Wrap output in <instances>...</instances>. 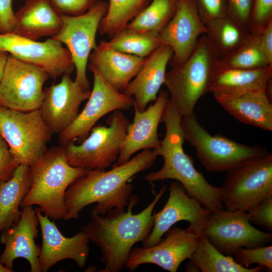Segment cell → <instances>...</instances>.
Instances as JSON below:
<instances>
[{"label": "cell", "mask_w": 272, "mask_h": 272, "mask_svg": "<svg viewBox=\"0 0 272 272\" xmlns=\"http://www.w3.org/2000/svg\"><path fill=\"white\" fill-rule=\"evenodd\" d=\"M166 187L164 185L152 202L138 214L132 213L139 200L134 195L130 196L126 211L114 208L105 217L91 211L90 221L81 230L100 248V260L104 267L98 271L120 272L125 267L132 246L144 241L150 234L153 225L154 209Z\"/></svg>", "instance_id": "obj_1"}, {"label": "cell", "mask_w": 272, "mask_h": 272, "mask_svg": "<svg viewBox=\"0 0 272 272\" xmlns=\"http://www.w3.org/2000/svg\"><path fill=\"white\" fill-rule=\"evenodd\" d=\"M157 156L145 149L126 163L106 171L105 169L88 170L73 182L65 194L67 215L64 220L79 219L80 212L93 203L91 211L104 215L114 208L125 209L133 185L128 183L135 175L151 167Z\"/></svg>", "instance_id": "obj_2"}, {"label": "cell", "mask_w": 272, "mask_h": 272, "mask_svg": "<svg viewBox=\"0 0 272 272\" xmlns=\"http://www.w3.org/2000/svg\"><path fill=\"white\" fill-rule=\"evenodd\" d=\"M181 117L169 99L161 120L165 124V135L159 146L153 149L157 156L163 157L164 164L159 171L146 175L145 179L149 182L175 180L182 184L190 196L213 213L224 210L220 187L214 186L207 180L183 150Z\"/></svg>", "instance_id": "obj_3"}, {"label": "cell", "mask_w": 272, "mask_h": 272, "mask_svg": "<svg viewBox=\"0 0 272 272\" xmlns=\"http://www.w3.org/2000/svg\"><path fill=\"white\" fill-rule=\"evenodd\" d=\"M88 170L71 166L63 146H54L29 167L30 187L21 205H37L50 219H65V194L70 184Z\"/></svg>", "instance_id": "obj_4"}, {"label": "cell", "mask_w": 272, "mask_h": 272, "mask_svg": "<svg viewBox=\"0 0 272 272\" xmlns=\"http://www.w3.org/2000/svg\"><path fill=\"white\" fill-rule=\"evenodd\" d=\"M220 56L206 35L185 62L172 65L166 74L164 85L169 100L182 116L194 113L198 100L209 92L211 77Z\"/></svg>", "instance_id": "obj_5"}, {"label": "cell", "mask_w": 272, "mask_h": 272, "mask_svg": "<svg viewBox=\"0 0 272 272\" xmlns=\"http://www.w3.org/2000/svg\"><path fill=\"white\" fill-rule=\"evenodd\" d=\"M184 141L193 146L196 157L207 171L228 172L269 153L265 148L237 143L222 135H211L198 121L194 113L182 116Z\"/></svg>", "instance_id": "obj_6"}, {"label": "cell", "mask_w": 272, "mask_h": 272, "mask_svg": "<svg viewBox=\"0 0 272 272\" xmlns=\"http://www.w3.org/2000/svg\"><path fill=\"white\" fill-rule=\"evenodd\" d=\"M106 123L108 126H94L79 145L71 141L63 146L71 166L86 170L106 169L116 162L130 122L120 110H116Z\"/></svg>", "instance_id": "obj_7"}, {"label": "cell", "mask_w": 272, "mask_h": 272, "mask_svg": "<svg viewBox=\"0 0 272 272\" xmlns=\"http://www.w3.org/2000/svg\"><path fill=\"white\" fill-rule=\"evenodd\" d=\"M221 188L225 210L248 212L272 197V155L248 161L227 172Z\"/></svg>", "instance_id": "obj_8"}, {"label": "cell", "mask_w": 272, "mask_h": 272, "mask_svg": "<svg viewBox=\"0 0 272 272\" xmlns=\"http://www.w3.org/2000/svg\"><path fill=\"white\" fill-rule=\"evenodd\" d=\"M0 134L19 164L30 166L47 151L53 133L39 109L22 112L0 106Z\"/></svg>", "instance_id": "obj_9"}, {"label": "cell", "mask_w": 272, "mask_h": 272, "mask_svg": "<svg viewBox=\"0 0 272 272\" xmlns=\"http://www.w3.org/2000/svg\"><path fill=\"white\" fill-rule=\"evenodd\" d=\"M108 4L96 2L86 13L77 16L61 15L62 24L58 33L52 37L68 49L76 71L75 81L90 89L87 77L89 56L96 47V36L100 23L105 16Z\"/></svg>", "instance_id": "obj_10"}, {"label": "cell", "mask_w": 272, "mask_h": 272, "mask_svg": "<svg viewBox=\"0 0 272 272\" xmlns=\"http://www.w3.org/2000/svg\"><path fill=\"white\" fill-rule=\"evenodd\" d=\"M49 78L42 68L9 54L0 81V106L22 112L39 109Z\"/></svg>", "instance_id": "obj_11"}, {"label": "cell", "mask_w": 272, "mask_h": 272, "mask_svg": "<svg viewBox=\"0 0 272 272\" xmlns=\"http://www.w3.org/2000/svg\"><path fill=\"white\" fill-rule=\"evenodd\" d=\"M202 233L222 253L232 255L240 248L268 245L272 234L253 226L248 212L225 209L211 214Z\"/></svg>", "instance_id": "obj_12"}, {"label": "cell", "mask_w": 272, "mask_h": 272, "mask_svg": "<svg viewBox=\"0 0 272 272\" xmlns=\"http://www.w3.org/2000/svg\"><path fill=\"white\" fill-rule=\"evenodd\" d=\"M93 86L88 101L73 122L58 134V142L64 146L71 141H83L97 121L110 112L126 110L133 106L132 97L120 92L110 85L94 69Z\"/></svg>", "instance_id": "obj_13"}, {"label": "cell", "mask_w": 272, "mask_h": 272, "mask_svg": "<svg viewBox=\"0 0 272 272\" xmlns=\"http://www.w3.org/2000/svg\"><path fill=\"white\" fill-rule=\"evenodd\" d=\"M0 49L42 68L52 79L65 74L71 75L75 70L68 49L52 37L39 42L22 37L13 32L0 34Z\"/></svg>", "instance_id": "obj_14"}, {"label": "cell", "mask_w": 272, "mask_h": 272, "mask_svg": "<svg viewBox=\"0 0 272 272\" xmlns=\"http://www.w3.org/2000/svg\"><path fill=\"white\" fill-rule=\"evenodd\" d=\"M168 190L169 197L163 208L153 213V228L147 239L142 242L143 248L158 244L166 232L181 221L188 222L190 228L199 235L202 234L213 213L190 196L179 182H171Z\"/></svg>", "instance_id": "obj_15"}, {"label": "cell", "mask_w": 272, "mask_h": 272, "mask_svg": "<svg viewBox=\"0 0 272 272\" xmlns=\"http://www.w3.org/2000/svg\"><path fill=\"white\" fill-rule=\"evenodd\" d=\"M164 235V238L153 246L132 248L125 267L133 271L141 264L152 263L169 271L176 272L180 264L191 257L199 234L189 227L183 229L174 226Z\"/></svg>", "instance_id": "obj_16"}, {"label": "cell", "mask_w": 272, "mask_h": 272, "mask_svg": "<svg viewBox=\"0 0 272 272\" xmlns=\"http://www.w3.org/2000/svg\"><path fill=\"white\" fill-rule=\"evenodd\" d=\"M44 92L39 109L41 117L53 134H57L73 122L82 103L91 94L90 89L73 80L69 74L63 75L59 83L45 88Z\"/></svg>", "instance_id": "obj_17"}, {"label": "cell", "mask_w": 272, "mask_h": 272, "mask_svg": "<svg viewBox=\"0 0 272 272\" xmlns=\"http://www.w3.org/2000/svg\"><path fill=\"white\" fill-rule=\"evenodd\" d=\"M207 28L192 0H177L175 13L158 35L161 45L173 52L171 65L183 63Z\"/></svg>", "instance_id": "obj_18"}, {"label": "cell", "mask_w": 272, "mask_h": 272, "mask_svg": "<svg viewBox=\"0 0 272 272\" xmlns=\"http://www.w3.org/2000/svg\"><path fill=\"white\" fill-rule=\"evenodd\" d=\"M42 235L39 256L41 271L47 272L57 262L72 259L80 267L85 266L90 252L89 239L80 230L73 236H64L55 223L35 208Z\"/></svg>", "instance_id": "obj_19"}, {"label": "cell", "mask_w": 272, "mask_h": 272, "mask_svg": "<svg viewBox=\"0 0 272 272\" xmlns=\"http://www.w3.org/2000/svg\"><path fill=\"white\" fill-rule=\"evenodd\" d=\"M21 209L18 221L0 234V243L5 246L0 256V262L14 271L15 260L23 258L29 262L30 271L41 272L39 262L41 246L35 241L39 225L36 210L31 205Z\"/></svg>", "instance_id": "obj_20"}, {"label": "cell", "mask_w": 272, "mask_h": 272, "mask_svg": "<svg viewBox=\"0 0 272 272\" xmlns=\"http://www.w3.org/2000/svg\"><path fill=\"white\" fill-rule=\"evenodd\" d=\"M169 99L167 91L161 90L155 102L146 110L140 111L133 105L134 118L127 128V133L116 163L120 165L128 161L135 152L144 149H156L161 141L158 139V127Z\"/></svg>", "instance_id": "obj_21"}, {"label": "cell", "mask_w": 272, "mask_h": 272, "mask_svg": "<svg viewBox=\"0 0 272 272\" xmlns=\"http://www.w3.org/2000/svg\"><path fill=\"white\" fill-rule=\"evenodd\" d=\"M146 58L121 52L108 41H101L89 56V67L95 69L110 85L123 92Z\"/></svg>", "instance_id": "obj_22"}, {"label": "cell", "mask_w": 272, "mask_h": 272, "mask_svg": "<svg viewBox=\"0 0 272 272\" xmlns=\"http://www.w3.org/2000/svg\"><path fill=\"white\" fill-rule=\"evenodd\" d=\"M172 56L169 46L160 45L146 57L134 79L122 92L133 97V105L140 111L145 110L148 103L156 100L164 83L167 66Z\"/></svg>", "instance_id": "obj_23"}, {"label": "cell", "mask_w": 272, "mask_h": 272, "mask_svg": "<svg viewBox=\"0 0 272 272\" xmlns=\"http://www.w3.org/2000/svg\"><path fill=\"white\" fill-rule=\"evenodd\" d=\"M61 24V14L49 0H24L23 5L15 13L12 32L37 41L56 35Z\"/></svg>", "instance_id": "obj_24"}, {"label": "cell", "mask_w": 272, "mask_h": 272, "mask_svg": "<svg viewBox=\"0 0 272 272\" xmlns=\"http://www.w3.org/2000/svg\"><path fill=\"white\" fill-rule=\"evenodd\" d=\"M271 76L272 65L246 70L225 65L219 60L211 77L209 92L216 97L256 90L267 92Z\"/></svg>", "instance_id": "obj_25"}, {"label": "cell", "mask_w": 272, "mask_h": 272, "mask_svg": "<svg viewBox=\"0 0 272 272\" xmlns=\"http://www.w3.org/2000/svg\"><path fill=\"white\" fill-rule=\"evenodd\" d=\"M215 98L237 120L272 131V104L266 91H252Z\"/></svg>", "instance_id": "obj_26"}, {"label": "cell", "mask_w": 272, "mask_h": 272, "mask_svg": "<svg viewBox=\"0 0 272 272\" xmlns=\"http://www.w3.org/2000/svg\"><path fill=\"white\" fill-rule=\"evenodd\" d=\"M29 167L20 164L10 179L0 184V234L21 216L22 202L30 187Z\"/></svg>", "instance_id": "obj_27"}, {"label": "cell", "mask_w": 272, "mask_h": 272, "mask_svg": "<svg viewBox=\"0 0 272 272\" xmlns=\"http://www.w3.org/2000/svg\"><path fill=\"white\" fill-rule=\"evenodd\" d=\"M202 272H257L263 268L258 266L244 267L233 258L220 252L203 233L200 234L196 247L189 259Z\"/></svg>", "instance_id": "obj_28"}, {"label": "cell", "mask_w": 272, "mask_h": 272, "mask_svg": "<svg viewBox=\"0 0 272 272\" xmlns=\"http://www.w3.org/2000/svg\"><path fill=\"white\" fill-rule=\"evenodd\" d=\"M206 35L220 57L227 55L239 47L249 32L237 22L226 16L205 23Z\"/></svg>", "instance_id": "obj_29"}, {"label": "cell", "mask_w": 272, "mask_h": 272, "mask_svg": "<svg viewBox=\"0 0 272 272\" xmlns=\"http://www.w3.org/2000/svg\"><path fill=\"white\" fill-rule=\"evenodd\" d=\"M149 2V0H109L107 13L99 24L98 33L110 38L116 36L126 29Z\"/></svg>", "instance_id": "obj_30"}, {"label": "cell", "mask_w": 272, "mask_h": 272, "mask_svg": "<svg viewBox=\"0 0 272 272\" xmlns=\"http://www.w3.org/2000/svg\"><path fill=\"white\" fill-rule=\"evenodd\" d=\"M177 0H153L127 25L126 29L159 35L172 18Z\"/></svg>", "instance_id": "obj_31"}, {"label": "cell", "mask_w": 272, "mask_h": 272, "mask_svg": "<svg viewBox=\"0 0 272 272\" xmlns=\"http://www.w3.org/2000/svg\"><path fill=\"white\" fill-rule=\"evenodd\" d=\"M219 60L225 65L246 70L272 65L268 63L259 47L257 34L250 32L239 47L227 55L220 57Z\"/></svg>", "instance_id": "obj_32"}, {"label": "cell", "mask_w": 272, "mask_h": 272, "mask_svg": "<svg viewBox=\"0 0 272 272\" xmlns=\"http://www.w3.org/2000/svg\"><path fill=\"white\" fill-rule=\"evenodd\" d=\"M108 42L118 51L141 57H147L161 45L158 35L126 29Z\"/></svg>", "instance_id": "obj_33"}, {"label": "cell", "mask_w": 272, "mask_h": 272, "mask_svg": "<svg viewBox=\"0 0 272 272\" xmlns=\"http://www.w3.org/2000/svg\"><path fill=\"white\" fill-rule=\"evenodd\" d=\"M233 258L241 266L249 268L256 263L272 270V246L266 245L254 248H240L233 255Z\"/></svg>", "instance_id": "obj_34"}, {"label": "cell", "mask_w": 272, "mask_h": 272, "mask_svg": "<svg viewBox=\"0 0 272 272\" xmlns=\"http://www.w3.org/2000/svg\"><path fill=\"white\" fill-rule=\"evenodd\" d=\"M272 20V0H252L249 32L258 33Z\"/></svg>", "instance_id": "obj_35"}, {"label": "cell", "mask_w": 272, "mask_h": 272, "mask_svg": "<svg viewBox=\"0 0 272 272\" xmlns=\"http://www.w3.org/2000/svg\"><path fill=\"white\" fill-rule=\"evenodd\" d=\"M204 23L228 16L227 0H192Z\"/></svg>", "instance_id": "obj_36"}, {"label": "cell", "mask_w": 272, "mask_h": 272, "mask_svg": "<svg viewBox=\"0 0 272 272\" xmlns=\"http://www.w3.org/2000/svg\"><path fill=\"white\" fill-rule=\"evenodd\" d=\"M228 16L249 32L252 0H227Z\"/></svg>", "instance_id": "obj_37"}, {"label": "cell", "mask_w": 272, "mask_h": 272, "mask_svg": "<svg viewBox=\"0 0 272 272\" xmlns=\"http://www.w3.org/2000/svg\"><path fill=\"white\" fill-rule=\"evenodd\" d=\"M97 0H49L61 15L77 16L86 13Z\"/></svg>", "instance_id": "obj_38"}, {"label": "cell", "mask_w": 272, "mask_h": 272, "mask_svg": "<svg viewBox=\"0 0 272 272\" xmlns=\"http://www.w3.org/2000/svg\"><path fill=\"white\" fill-rule=\"evenodd\" d=\"M250 223L272 231V197L263 200L248 212Z\"/></svg>", "instance_id": "obj_39"}, {"label": "cell", "mask_w": 272, "mask_h": 272, "mask_svg": "<svg viewBox=\"0 0 272 272\" xmlns=\"http://www.w3.org/2000/svg\"><path fill=\"white\" fill-rule=\"evenodd\" d=\"M19 165L0 134V184L10 179Z\"/></svg>", "instance_id": "obj_40"}, {"label": "cell", "mask_w": 272, "mask_h": 272, "mask_svg": "<svg viewBox=\"0 0 272 272\" xmlns=\"http://www.w3.org/2000/svg\"><path fill=\"white\" fill-rule=\"evenodd\" d=\"M14 14L12 0H0V34L13 32Z\"/></svg>", "instance_id": "obj_41"}, {"label": "cell", "mask_w": 272, "mask_h": 272, "mask_svg": "<svg viewBox=\"0 0 272 272\" xmlns=\"http://www.w3.org/2000/svg\"><path fill=\"white\" fill-rule=\"evenodd\" d=\"M257 34L259 47L270 65H272V20Z\"/></svg>", "instance_id": "obj_42"}, {"label": "cell", "mask_w": 272, "mask_h": 272, "mask_svg": "<svg viewBox=\"0 0 272 272\" xmlns=\"http://www.w3.org/2000/svg\"><path fill=\"white\" fill-rule=\"evenodd\" d=\"M9 54L8 52L0 49V81L4 73Z\"/></svg>", "instance_id": "obj_43"}, {"label": "cell", "mask_w": 272, "mask_h": 272, "mask_svg": "<svg viewBox=\"0 0 272 272\" xmlns=\"http://www.w3.org/2000/svg\"><path fill=\"white\" fill-rule=\"evenodd\" d=\"M186 271H200L199 269L191 261H189L185 266Z\"/></svg>", "instance_id": "obj_44"}, {"label": "cell", "mask_w": 272, "mask_h": 272, "mask_svg": "<svg viewBox=\"0 0 272 272\" xmlns=\"http://www.w3.org/2000/svg\"><path fill=\"white\" fill-rule=\"evenodd\" d=\"M0 272H13L0 262Z\"/></svg>", "instance_id": "obj_45"}]
</instances>
